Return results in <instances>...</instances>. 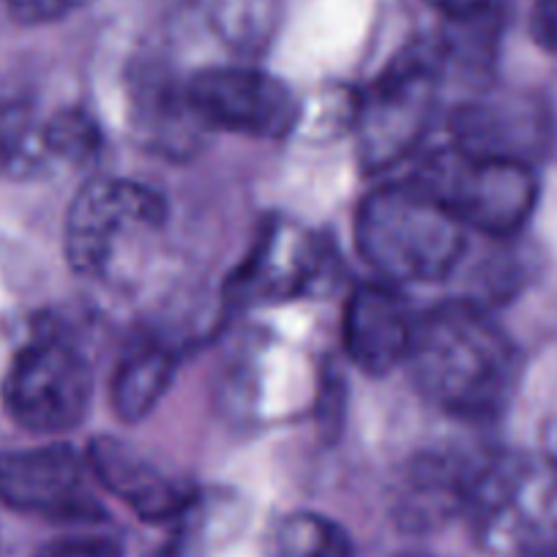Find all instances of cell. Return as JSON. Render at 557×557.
Segmentation results:
<instances>
[{"mask_svg": "<svg viewBox=\"0 0 557 557\" xmlns=\"http://www.w3.org/2000/svg\"><path fill=\"white\" fill-rule=\"evenodd\" d=\"M405 367L437 410L486 421L511 401L522 358L479 301H446L418 314Z\"/></svg>", "mask_w": 557, "mask_h": 557, "instance_id": "cell-1", "label": "cell"}, {"mask_svg": "<svg viewBox=\"0 0 557 557\" xmlns=\"http://www.w3.org/2000/svg\"><path fill=\"white\" fill-rule=\"evenodd\" d=\"M356 249L391 285H432L462 262L468 227L424 184L394 181L358 206Z\"/></svg>", "mask_w": 557, "mask_h": 557, "instance_id": "cell-2", "label": "cell"}, {"mask_svg": "<svg viewBox=\"0 0 557 557\" xmlns=\"http://www.w3.org/2000/svg\"><path fill=\"white\" fill-rule=\"evenodd\" d=\"M465 517L497 557L557 555V470L541 459L492 454L479 465Z\"/></svg>", "mask_w": 557, "mask_h": 557, "instance_id": "cell-3", "label": "cell"}, {"mask_svg": "<svg viewBox=\"0 0 557 557\" xmlns=\"http://www.w3.org/2000/svg\"><path fill=\"white\" fill-rule=\"evenodd\" d=\"M446 63L441 41H412L356 96L352 132L367 173L396 168L421 146L441 99Z\"/></svg>", "mask_w": 557, "mask_h": 557, "instance_id": "cell-4", "label": "cell"}, {"mask_svg": "<svg viewBox=\"0 0 557 557\" xmlns=\"http://www.w3.org/2000/svg\"><path fill=\"white\" fill-rule=\"evenodd\" d=\"M412 178L435 191L468 230L486 238H511L528 224L539 202L533 164L475 157L446 146L432 153Z\"/></svg>", "mask_w": 557, "mask_h": 557, "instance_id": "cell-5", "label": "cell"}, {"mask_svg": "<svg viewBox=\"0 0 557 557\" xmlns=\"http://www.w3.org/2000/svg\"><path fill=\"white\" fill-rule=\"evenodd\" d=\"M94 399V367L79 345L39 331L14 356L3 380V405L20 426L41 435L83 424Z\"/></svg>", "mask_w": 557, "mask_h": 557, "instance_id": "cell-6", "label": "cell"}, {"mask_svg": "<svg viewBox=\"0 0 557 557\" xmlns=\"http://www.w3.org/2000/svg\"><path fill=\"white\" fill-rule=\"evenodd\" d=\"M168 202L151 186L126 178H94L77 191L66 213L63 246L79 276L112 273L121 251L157 233Z\"/></svg>", "mask_w": 557, "mask_h": 557, "instance_id": "cell-7", "label": "cell"}, {"mask_svg": "<svg viewBox=\"0 0 557 557\" xmlns=\"http://www.w3.org/2000/svg\"><path fill=\"white\" fill-rule=\"evenodd\" d=\"M200 126L251 139H282L301 126L304 104L282 79L249 66H213L184 85Z\"/></svg>", "mask_w": 557, "mask_h": 557, "instance_id": "cell-8", "label": "cell"}, {"mask_svg": "<svg viewBox=\"0 0 557 557\" xmlns=\"http://www.w3.org/2000/svg\"><path fill=\"white\" fill-rule=\"evenodd\" d=\"M88 454L66 443L0 457V503L50 522H99L104 506L94 492Z\"/></svg>", "mask_w": 557, "mask_h": 557, "instance_id": "cell-9", "label": "cell"}, {"mask_svg": "<svg viewBox=\"0 0 557 557\" xmlns=\"http://www.w3.org/2000/svg\"><path fill=\"white\" fill-rule=\"evenodd\" d=\"M331 257L314 235L287 222H271L257 238L251 255L230 276L235 304L287 301L307 296L329 282Z\"/></svg>", "mask_w": 557, "mask_h": 557, "instance_id": "cell-10", "label": "cell"}, {"mask_svg": "<svg viewBox=\"0 0 557 557\" xmlns=\"http://www.w3.org/2000/svg\"><path fill=\"white\" fill-rule=\"evenodd\" d=\"M85 454L96 481L107 492L121 497L143 522H175L195 508V484L184 475L164 470L132 443L99 437Z\"/></svg>", "mask_w": 557, "mask_h": 557, "instance_id": "cell-11", "label": "cell"}, {"mask_svg": "<svg viewBox=\"0 0 557 557\" xmlns=\"http://www.w3.org/2000/svg\"><path fill=\"white\" fill-rule=\"evenodd\" d=\"M418 314H412L399 285L385 278L363 282L350 293L345 307L347 358L367 374H388L405 367Z\"/></svg>", "mask_w": 557, "mask_h": 557, "instance_id": "cell-12", "label": "cell"}, {"mask_svg": "<svg viewBox=\"0 0 557 557\" xmlns=\"http://www.w3.org/2000/svg\"><path fill=\"white\" fill-rule=\"evenodd\" d=\"M451 146L475 157L533 164L546 146L544 112L535 101L508 94L465 101L451 115Z\"/></svg>", "mask_w": 557, "mask_h": 557, "instance_id": "cell-13", "label": "cell"}, {"mask_svg": "<svg viewBox=\"0 0 557 557\" xmlns=\"http://www.w3.org/2000/svg\"><path fill=\"white\" fill-rule=\"evenodd\" d=\"M175 352L168 342L146 339L134 342L117 358L110 377V405L123 424H137L157 410L175 377Z\"/></svg>", "mask_w": 557, "mask_h": 557, "instance_id": "cell-14", "label": "cell"}, {"mask_svg": "<svg viewBox=\"0 0 557 557\" xmlns=\"http://www.w3.org/2000/svg\"><path fill=\"white\" fill-rule=\"evenodd\" d=\"M285 0H195L213 39L240 58H257L273 45Z\"/></svg>", "mask_w": 557, "mask_h": 557, "instance_id": "cell-15", "label": "cell"}, {"mask_svg": "<svg viewBox=\"0 0 557 557\" xmlns=\"http://www.w3.org/2000/svg\"><path fill=\"white\" fill-rule=\"evenodd\" d=\"M55 168L47 115L28 101L0 104V173L12 178H39Z\"/></svg>", "mask_w": 557, "mask_h": 557, "instance_id": "cell-16", "label": "cell"}, {"mask_svg": "<svg viewBox=\"0 0 557 557\" xmlns=\"http://www.w3.org/2000/svg\"><path fill=\"white\" fill-rule=\"evenodd\" d=\"M273 557H356L342 524L320 513H293L282 519L271 539Z\"/></svg>", "mask_w": 557, "mask_h": 557, "instance_id": "cell-17", "label": "cell"}, {"mask_svg": "<svg viewBox=\"0 0 557 557\" xmlns=\"http://www.w3.org/2000/svg\"><path fill=\"white\" fill-rule=\"evenodd\" d=\"M50 146L58 168H85L101 153V132L94 117L77 107H66L47 115Z\"/></svg>", "mask_w": 557, "mask_h": 557, "instance_id": "cell-18", "label": "cell"}, {"mask_svg": "<svg viewBox=\"0 0 557 557\" xmlns=\"http://www.w3.org/2000/svg\"><path fill=\"white\" fill-rule=\"evenodd\" d=\"M14 20L25 25H47L58 20L72 17L74 12L85 9L90 0H3Z\"/></svg>", "mask_w": 557, "mask_h": 557, "instance_id": "cell-19", "label": "cell"}, {"mask_svg": "<svg viewBox=\"0 0 557 557\" xmlns=\"http://www.w3.org/2000/svg\"><path fill=\"white\" fill-rule=\"evenodd\" d=\"M446 23H484V20H503L511 0H426Z\"/></svg>", "mask_w": 557, "mask_h": 557, "instance_id": "cell-20", "label": "cell"}, {"mask_svg": "<svg viewBox=\"0 0 557 557\" xmlns=\"http://www.w3.org/2000/svg\"><path fill=\"white\" fill-rule=\"evenodd\" d=\"M41 557H123V546L107 535H74L47 546Z\"/></svg>", "mask_w": 557, "mask_h": 557, "instance_id": "cell-21", "label": "cell"}, {"mask_svg": "<svg viewBox=\"0 0 557 557\" xmlns=\"http://www.w3.org/2000/svg\"><path fill=\"white\" fill-rule=\"evenodd\" d=\"M530 34L541 50L557 55V0H535L530 12Z\"/></svg>", "mask_w": 557, "mask_h": 557, "instance_id": "cell-22", "label": "cell"}, {"mask_svg": "<svg viewBox=\"0 0 557 557\" xmlns=\"http://www.w3.org/2000/svg\"><path fill=\"white\" fill-rule=\"evenodd\" d=\"M544 459L557 470V418H552L544 430Z\"/></svg>", "mask_w": 557, "mask_h": 557, "instance_id": "cell-23", "label": "cell"}, {"mask_svg": "<svg viewBox=\"0 0 557 557\" xmlns=\"http://www.w3.org/2000/svg\"><path fill=\"white\" fill-rule=\"evenodd\" d=\"M555 557H557V555H555Z\"/></svg>", "mask_w": 557, "mask_h": 557, "instance_id": "cell-24", "label": "cell"}]
</instances>
